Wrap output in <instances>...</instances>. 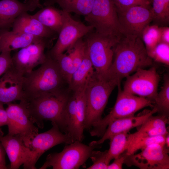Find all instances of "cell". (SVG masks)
Wrapping results in <instances>:
<instances>
[{"label": "cell", "instance_id": "obj_2", "mask_svg": "<svg viewBox=\"0 0 169 169\" xmlns=\"http://www.w3.org/2000/svg\"><path fill=\"white\" fill-rule=\"evenodd\" d=\"M46 54L45 60L38 68L23 76L22 100L64 90V85L68 84L55 60L48 52Z\"/></svg>", "mask_w": 169, "mask_h": 169}, {"label": "cell", "instance_id": "obj_32", "mask_svg": "<svg viewBox=\"0 0 169 169\" xmlns=\"http://www.w3.org/2000/svg\"><path fill=\"white\" fill-rule=\"evenodd\" d=\"M53 58L56 61L61 73L69 85L73 73V62L70 56L66 52Z\"/></svg>", "mask_w": 169, "mask_h": 169}, {"label": "cell", "instance_id": "obj_8", "mask_svg": "<svg viewBox=\"0 0 169 169\" xmlns=\"http://www.w3.org/2000/svg\"><path fill=\"white\" fill-rule=\"evenodd\" d=\"M97 147L75 141L67 144L61 152L49 154L46 161L39 169L51 167L53 169H79L84 164L93 150Z\"/></svg>", "mask_w": 169, "mask_h": 169}, {"label": "cell", "instance_id": "obj_41", "mask_svg": "<svg viewBox=\"0 0 169 169\" xmlns=\"http://www.w3.org/2000/svg\"><path fill=\"white\" fill-rule=\"evenodd\" d=\"M6 153L0 141V169L8 168L6 164Z\"/></svg>", "mask_w": 169, "mask_h": 169}, {"label": "cell", "instance_id": "obj_16", "mask_svg": "<svg viewBox=\"0 0 169 169\" xmlns=\"http://www.w3.org/2000/svg\"><path fill=\"white\" fill-rule=\"evenodd\" d=\"M50 41L33 43L21 49L12 57V65L23 76L30 73L45 60V50L49 47Z\"/></svg>", "mask_w": 169, "mask_h": 169}, {"label": "cell", "instance_id": "obj_7", "mask_svg": "<svg viewBox=\"0 0 169 169\" xmlns=\"http://www.w3.org/2000/svg\"><path fill=\"white\" fill-rule=\"evenodd\" d=\"M84 20L100 34L110 36L121 34L117 10L112 0H95L91 12L84 16Z\"/></svg>", "mask_w": 169, "mask_h": 169}, {"label": "cell", "instance_id": "obj_15", "mask_svg": "<svg viewBox=\"0 0 169 169\" xmlns=\"http://www.w3.org/2000/svg\"><path fill=\"white\" fill-rule=\"evenodd\" d=\"M93 29L91 26L74 20L69 13L65 12L64 22L57 41L48 53L53 58L63 53Z\"/></svg>", "mask_w": 169, "mask_h": 169}, {"label": "cell", "instance_id": "obj_6", "mask_svg": "<svg viewBox=\"0 0 169 169\" xmlns=\"http://www.w3.org/2000/svg\"><path fill=\"white\" fill-rule=\"evenodd\" d=\"M121 35L106 36L91 32L85 36L84 41L89 57L98 75H106L112 64L115 48Z\"/></svg>", "mask_w": 169, "mask_h": 169}, {"label": "cell", "instance_id": "obj_37", "mask_svg": "<svg viewBox=\"0 0 169 169\" xmlns=\"http://www.w3.org/2000/svg\"><path fill=\"white\" fill-rule=\"evenodd\" d=\"M12 65L11 52H1L0 54V78Z\"/></svg>", "mask_w": 169, "mask_h": 169}, {"label": "cell", "instance_id": "obj_30", "mask_svg": "<svg viewBox=\"0 0 169 169\" xmlns=\"http://www.w3.org/2000/svg\"><path fill=\"white\" fill-rule=\"evenodd\" d=\"M153 15V21L166 25L169 22V0H149Z\"/></svg>", "mask_w": 169, "mask_h": 169}, {"label": "cell", "instance_id": "obj_40", "mask_svg": "<svg viewBox=\"0 0 169 169\" xmlns=\"http://www.w3.org/2000/svg\"><path fill=\"white\" fill-rule=\"evenodd\" d=\"M161 42L169 44V28L167 26L161 27Z\"/></svg>", "mask_w": 169, "mask_h": 169}, {"label": "cell", "instance_id": "obj_35", "mask_svg": "<svg viewBox=\"0 0 169 169\" xmlns=\"http://www.w3.org/2000/svg\"><path fill=\"white\" fill-rule=\"evenodd\" d=\"M107 150L105 151H92L90 156L93 164L87 169H107L110 161L107 156Z\"/></svg>", "mask_w": 169, "mask_h": 169}, {"label": "cell", "instance_id": "obj_11", "mask_svg": "<svg viewBox=\"0 0 169 169\" xmlns=\"http://www.w3.org/2000/svg\"><path fill=\"white\" fill-rule=\"evenodd\" d=\"M117 10L119 32L123 35L141 37L144 29L153 21L150 5L134 6Z\"/></svg>", "mask_w": 169, "mask_h": 169}, {"label": "cell", "instance_id": "obj_25", "mask_svg": "<svg viewBox=\"0 0 169 169\" xmlns=\"http://www.w3.org/2000/svg\"><path fill=\"white\" fill-rule=\"evenodd\" d=\"M95 73V69L89 57L86 47L81 64L72 75L68 85L69 90L74 91L86 86Z\"/></svg>", "mask_w": 169, "mask_h": 169}, {"label": "cell", "instance_id": "obj_43", "mask_svg": "<svg viewBox=\"0 0 169 169\" xmlns=\"http://www.w3.org/2000/svg\"><path fill=\"white\" fill-rule=\"evenodd\" d=\"M0 38H1V36H0Z\"/></svg>", "mask_w": 169, "mask_h": 169}, {"label": "cell", "instance_id": "obj_22", "mask_svg": "<svg viewBox=\"0 0 169 169\" xmlns=\"http://www.w3.org/2000/svg\"><path fill=\"white\" fill-rule=\"evenodd\" d=\"M0 52H10L25 47L31 44L50 40L13 31H7L0 34Z\"/></svg>", "mask_w": 169, "mask_h": 169}, {"label": "cell", "instance_id": "obj_5", "mask_svg": "<svg viewBox=\"0 0 169 169\" xmlns=\"http://www.w3.org/2000/svg\"><path fill=\"white\" fill-rule=\"evenodd\" d=\"M117 86L118 93L114 106L108 115L93 125L90 130L91 136H101L108 125L115 120L134 116L136 112L144 107H154L153 101L124 91L120 84Z\"/></svg>", "mask_w": 169, "mask_h": 169}, {"label": "cell", "instance_id": "obj_29", "mask_svg": "<svg viewBox=\"0 0 169 169\" xmlns=\"http://www.w3.org/2000/svg\"><path fill=\"white\" fill-rule=\"evenodd\" d=\"M164 83L160 91L158 93L154 100L155 107L159 115L169 118V77L168 74L164 76Z\"/></svg>", "mask_w": 169, "mask_h": 169}, {"label": "cell", "instance_id": "obj_3", "mask_svg": "<svg viewBox=\"0 0 169 169\" xmlns=\"http://www.w3.org/2000/svg\"><path fill=\"white\" fill-rule=\"evenodd\" d=\"M69 93L63 90L45 94L23 102L30 118L38 128L44 127V120L56 123L64 133V115Z\"/></svg>", "mask_w": 169, "mask_h": 169}, {"label": "cell", "instance_id": "obj_19", "mask_svg": "<svg viewBox=\"0 0 169 169\" xmlns=\"http://www.w3.org/2000/svg\"><path fill=\"white\" fill-rule=\"evenodd\" d=\"M23 75L12 65L0 78V103L7 104L23 98Z\"/></svg>", "mask_w": 169, "mask_h": 169}, {"label": "cell", "instance_id": "obj_36", "mask_svg": "<svg viewBox=\"0 0 169 169\" xmlns=\"http://www.w3.org/2000/svg\"><path fill=\"white\" fill-rule=\"evenodd\" d=\"M117 10H122L136 5H149V0H112Z\"/></svg>", "mask_w": 169, "mask_h": 169}, {"label": "cell", "instance_id": "obj_17", "mask_svg": "<svg viewBox=\"0 0 169 169\" xmlns=\"http://www.w3.org/2000/svg\"><path fill=\"white\" fill-rule=\"evenodd\" d=\"M38 8H43L39 0H27L24 3L18 0L0 1V34L9 30L20 15L28 11H33Z\"/></svg>", "mask_w": 169, "mask_h": 169}, {"label": "cell", "instance_id": "obj_39", "mask_svg": "<svg viewBox=\"0 0 169 169\" xmlns=\"http://www.w3.org/2000/svg\"><path fill=\"white\" fill-rule=\"evenodd\" d=\"M3 104L0 103V136L3 135L1 127L7 125L8 124V118L6 111L5 109Z\"/></svg>", "mask_w": 169, "mask_h": 169}, {"label": "cell", "instance_id": "obj_21", "mask_svg": "<svg viewBox=\"0 0 169 169\" xmlns=\"http://www.w3.org/2000/svg\"><path fill=\"white\" fill-rule=\"evenodd\" d=\"M12 28L13 31L49 40L56 34L28 12L18 16L14 22Z\"/></svg>", "mask_w": 169, "mask_h": 169}, {"label": "cell", "instance_id": "obj_26", "mask_svg": "<svg viewBox=\"0 0 169 169\" xmlns=\"http://www.w3.org/2000/svg\"><path fill=\"white\" fill-rule=\"evenodd\" d=\"M95 0H46L44 4L57 3L63 11L84 16L91 12Z\"/></svg>", "mask_w": 169, "mask_h": 169}, {"label": "cell", "instance_id": "obj_34", "mask_svg": "<svg viewBox=\"0 0 169 169\" xmlns=\"http://www.w3.org/2000/svg\"><path fill=\"white\" fill-rule=\"evenodd\" d=\"M148 54L152 60L169 65V44L160 42Z\"/></svg>", "mask_w": 169, "mask_h": 169}, {"label": "cell", "instance_id": "obj_20", "mask_svg": "<svg viewBox=\"0 0 169 169\" xmlns=\"http://www.w3.org/2000/svg\"><path fill=\"white\" fill-rule=\"evenodd\" d=\"M157 112L156 108L154 107L152 110L136 116L134 115L115 120L108 125L100 139L92 141L89 145L98 146L115 135L124 132H128L134 128L140 126L149 116Z\"/></svg>", "mask_w": 169, "mask_h": 169}, {"label": "cell", "instance_id": "obj_10", "mask_svg": "<svg viewBox=\"0 0 169 169\" xmlns=\"http://www.w3.org/2000/svg\"><path fill=\"white\" fill-rule=\"evenodd\" d=\"M7 105L8 134L20 137L27 146L31 140L38 133V128L34 125L23 102Z\"/></svg>", "mask_w": 169, "mask_h": 169}, {"label": "cell", "instance_id": "obj_18", "mask_svg": "<svg viewBox=\"0 0 169 169\" xmlns=\"http://www.w3.org/2000/svg\"><path fill=\"white\" fill-rule=\"evenodd\" d=\"M1 142L10 162V169H18L22 165L27 169L32 158L30 149L20 137L7 134L0 136Z\"/></svg>", "mask_w": 169, "mask_h": 169}, {"label": "cell", "instance_id": "obj_42", "mask_svg": "<svg viewBox=\"0 0 169 169\" xmlns=\"http://www.w3.org/2000/svg\"><path fill=\"white\" fill-rule=\"evenodd\" d=\"M165 144L166 146L168 148L169 147V135L168 134L165 136Z\"/></svg>", "mask_w": 169, "mask_h": 169}, {"label": "cell", "instance_id": "obj_23", "mask_svg": "<svg viewBox=\"0 0 169 169\" xmlns=\"http://www.w3.org/2000/svg\"><path fill=\"white\" fill-rule=\"evenodd\" d=\"M169 118L159 115L149 116L141 125L136 132L129 134L131 137L165 136L168 132L166 125Z\"/></svg>", "mask_w": 169, "mask_h": 169}, {"label": "cell", "instance_id": "obj_14", "mask_svg": "<svg viewBox=\"0 0 169 169\" xmlns=\"http://www.w3.org/2000/svg\"><path fill=\"white\" fill-rule=\"evenodd\" d=\"M52 128L48 131L38 133L32 138L27 146L31 150L32 156L27 169H36L35 164L42 155L50 148L60 144L73 142L71 136L62 132L55 123H51Z\"/></svg>", "mask_w": 169, "mask_h": 169}, {"label": "cell", "instance_id": "obj_28", "mask_svg": "<svg viewBox=\"0 0 169 169\" xmlns=\"http://www.w3.org/2000/svg\"><path fill=\"white\" fill-rule=\"evenodd\" d=\"M127 131L119 133L110 139V147L107 150V156L110 161L120 156L126 150L129 134Z\"/></svg>", "mask_w": 169, "mask_h": 169}, {"label": "cell", "instance_id": "obj_4", "mask_svg": "<svg viewBox=\"0 0 169 169\" xmlns=\"http://www.w3.org/2000/svg\"><path fill=\"white\" fill-rule=\"evenodd\" d=\"M118 84L115 80L95 74L85 89L86 112L84 129L90 130L100 120L109 97Z\"/></svg>", "mask_w": 169, "mask_h": 169}, {"label": "cell", "instance_id": "obj_13", "mask_svg": "<svg viewBox=\"0 0 169 169\" xmlns=\"http://www.w3.org/2000/svg\"><path fill=\"white\" fill-rule=\"evenodd\" d=\"M169 151L165 145L153 144L138 154L128 155L125 153L124 164L142 169H168Z\"/></svg>", "mask_w": 169, "mask_h": 169}, {"label": "cell", "instance_id": "obj_31", "mask_svg": "<svg viewBox=\"0 0 169 169\" xmlns=\"http://www.w3.org/2000/svg\"><path fill=\"white\" fill-rule=\"evenodd\" d=\"M161 27L157 24L147 25L142 31L141 37L147 53L161 42Z\"/></svg>", "mask_w": 169, "mask_h": 169}, {"label": "cell", "instance_id": "obj_24", "mask_svg": "<svg viewBox=\"0 0 169 169\" xmlns=\"http://www.w3.org/2000/svg\"><path fill=\"white\" fill-rule=\"evenodd\" d=\"M65 12L51 5H47L33 16L46 27L59 34L63 24Z\"/></svg>", "mask_w": 169, "mask_h": 169}, {"label": "cell", "instance_id": "obj_9", "mask_svg": "<svg viewBox=\"0 0 169 169\" xmlns=\"http://www.w3.org/2000/svg\"><path fill=\"white\" fill-rule=\"evenodd\" d=\"M86 86L72 91L66 105L64 115V133L68 134L74 141H82L86 112L85 89Z\"/></svg>", "mask_w": 169, "mask_h": 169}, {"label": "cell", "instance_id": "obj_33", "mask_svg": "<svg viewBox=\"0 0 169 169\" xmlns=\"http://www.w3.org/2000/svg\"><path fill=\"white\" fill-rule=\"evenodd\" d=\"M86 49L85 42L81 38L78 40L66 50V52L69 54L72 59L73 73L81 64L83 59Z\"/></svg>", "mask_w": 169, "mask_h": 169}, {"label": "cell", "instance_id": "obj_38", "mask_svg": "<svg viewBox=\"0 0 169 169\" xmlns=\"http://www.w3.org/2000/svg\"><path fill=\"white\" fill-rule=\"evenodd\" d=\"M125 157L124 152L118 157L114 159L113 162L108 166L107 169H122L123 165L124 164Z\"/></svg>", "mask_w": 169, "mask_h": 169}, {"label": "cell", "instance_id": "obj_12", "mask_svg": "<svg viewBox=\"0 0 169 169\" xmlns=\"http://www.w3.org/2000/svg\"><path fill=\"white\" fill-rule=\"evenodd\" d=\"M159 81L160 76L154 67L148 69H140L132 75L126 77L123 90L154 102Z\"/></svg>", "mask_w": 169, "mask_h": 169}, {"label": "cell", "instance_id": "obj_1", "mask_svg": "<svg viewBox=\"0 0 169 169\" xmlns=\"http://www.w3.org/2000/svg\"><path fill=\"white\" fill-rule=\"evenodd\" d=\"M152 62L140 36L121 34L115 48L112 64L105 76L119 85L123 79L151 66Z\"/></svg>", "mask_w": 169, "mask_h": 169}, {"label": "cell", "instance_id": "obj_44", "mask_svg": "<svg viewBox=\"0 0 169 169\" xmlns=\"http://www.w3.org/2000/svg\"></svg>", "mask_w": 169, "mask_h": 169}, {"label": "cell", "instance_id": "obj_27", "mask_svg": "<svg viewBox=\"0 0 169 169\" xmlns=\"http://www.w3.org/2000/svg\"><path fill=\"white\" fill-rule=\"evenodd\" d=\"M166 136L132 137L128 135L127 148L125 152L126 155H129L134 154L138 150H141L153 144L165 145Z\"/></svg>", "mask_w": 169, "mask_h": 169}]
</instances>
